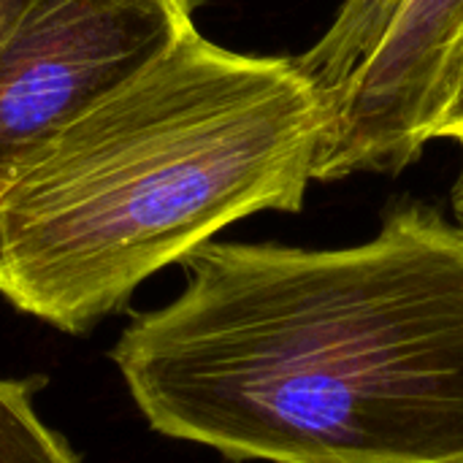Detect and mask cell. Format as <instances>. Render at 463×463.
I'll return each instance as SVG.
<instances>
[{
	"instance_id": "8992f818",
	"label": "cell",
	"mask_w": 463,
	"mask_h": 463,
	"mask_svg": "<svg viewBox=\"0 0 463 463\" xmlns=\"http://www.w3.org/2000/svg\"><path fill=\"white\" fill-rule=\"evenodd\" d=\"M38 380L0 377V463H81L35 412Z\"/></svg>"
},
{
	"instance_id": "ba28073f",
	"label": "cell",
	"mask_w": 463,
	"mask_h": 463,
	"mask_svg": "<svg viewBox=\"0 0 463 463\" xmlns=\"http://www.w3.org/2000/svg\"><path fill=\"white\" fill-rule=\"evenodd\" d=\"M35 0H0V49L8 38V33L14 30V24L24 16V11L33 5Z\"/></svg>"
},
{
	"instance_id": "277c9868",
	"label": "cell",
	"mask_w": 463,
	"mask_h": 463,
	"mask_svg": "<svg viewBox=\"0 0 463 463\" xmlns=\"http://www.w3.org/2000/svg\"><path fill=\"white\" fill-rule=\"evenodd\" d=\"M461 30L463 0L399 3L377 49L331 100L315 182L399 174L423 155Z\"/></svg>"
},
{
	"instance_id": "3957f363",
	"label": "cell",
	"mask_w": 463,
	"mask_h": 463,
	"mask_svg": "<svg viewBox=\"0 0 463 463\" xmlns=\"http://www.w3.org/2000/svg\"><path fill=\"white\" fill-rule=\"evenodd\" d=\"M193 11L195 0H35L0 49V195L193 27Z\"/></svg>"
},
{
	"instance_id": "6da1fadb",
	"label": "cell",
	"mask_w": 463,
	"mask_h": 463,
	"mask_svg": "<svg viewBox=\"0 0 463 463\" xmlns=\"http://www.w3.org/2000/svg\"><path fill=\"white\" fill-rule=\"evenodd\" d=\"M111 347L152 431L231 463H463V231L404 203L350 247L209 241Z\"/></svg>"
},
{
	"instance_id": "5b68a950",
	"label": "cell",
	"mask_w": 463,
	"mask_h": 463,
	"mask_svg": "<svg viewBox=\"0 0 463 463\" xmlns=\"http://www.w3.org/2000/svg\"><path fill=\"white\" fill-rule=\"evenodd\" d=\"M399 3L402 0H345L320 41L296 57L328 103L377 49Z\"/></svg>"
},
{
	"instance_id": "7a4b0ae2",
	"label": "cell",
	"mask_w": 463,
	"mask_h": 463,
	"mask_svg": "<svg viewBox=\"0 0 463 463\" xmlns=\"http://www.w3.org/2000/svg\"><path fill=\"white\" fill-rule=\"evenodd\" d=\"M331 125L296 57L187 27L0 195V296L71 336L260 212H301Z\"/></svg>"
},
{
	"instance_id": "52a82bcc",
	"label": "cell",
	"mask_w": 463,
	"mask_h": 463,
	"mask_svg": "<svg viewBox=\"0 0 463 463\" xmlns=\"http://www.w3.org/2000/svg\"><path fill=\"white\" fill-rule=\"evenodd\" d=\"M429 138H450L463 141V30L450 52L442 84H439V98H437V111L429 128Z\"/></svg>"
},
{
	"instance_id": "9c48e42d",
	"label": "cell",
	"mask_w": 463,
	"mask_h": 463,
	"mask_svg": "<svg viewBox=\"0 0 463 463\" xmlns=\"http://www.w3.org/2000/svg\"><path fill=\"white\" fill-rule=\"evenodd\" d=\"M450 206H453V222L463 231V141H461V165H458V176L453 182V193H450Z\"/></svg>"
}]
</instances>
